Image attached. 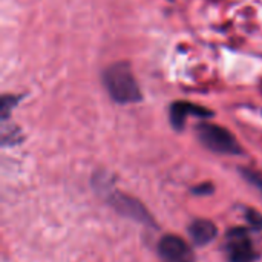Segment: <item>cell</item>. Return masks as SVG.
Instances as JSON below:
<instances>
[{
    "mask_svg": "<svg viewBox=\"0 0 262 262\" xmlns=\"http://www.w3.org/2000/svg\"><path fill=\"white\" fill-rule=\"evenodd\" d=\"M210 189H212V186H210V184H204V186L196 187L193 192H195V193H209V192H212Z\"/></svg>",
    "mask_w": 262,
    "mask_h": 262,
    "instance_id": "obj_11",
    "label": "cell"
},
{
    "mask_svg": "<svg viewBox=\"0 0 262 262\" xmlns=\"http://www.w3.org/2000/svg\"><path fill=\"white\" fill-rule=\"evenodd\" d=\"M112 206L124 216H130L132 220H137L140 223L144 224H154L150 215L147 213V210L141 206V203H138L137 200L126 196L123 193H114L111 198Z\"/></svg>",
    "mask_w": 262,
    "mask_h": 262,
    "instance_id": "obj_6",
    "label": "cell"
},
{
    "mask_svg": "<svg viewBox=\"0 0 262 262\" xmlns=\"http://www.w3.org/2000/svg\"><path fill=\"white\" fill-rule=\"evenodd\" d=\"M247 220H249V223H250L253 227L262 229V216L258 212H255V210H247Z\"/></svg>",
    "mask_w": 262,
    "mask_h": 262,
    "instance_id": "obj_10",
    "label": "cell"
},
{
    "mask_svg": "<svg viewBox=\"0 0 262 262\" xmlns=\"http://www.w3.org/2000/svg\"><path fill=\"white\" fill-rule=\"evenodd\" d=\"M163 262H193V252L189 244L177 235H166L158 246Z\"/></svg>",
    "mask_w": 262,
    "mask_h": 262,
    "instance_id": "obj_4",
    "label": "cell"
},
{
    "mask_svg": "<svg viewBox=\"0 0 262 262\" xmlns=\"http://www.w3.org/2000/svg\"><path fill=\"white\" fill-rule=\"evenodd\" d=\"M226 253L229 262H253L256 259L255 247L246 229H232L226 239Z\"/></svg>",
    "mask_w": 262,
    "mask_h": 262,
    "instance_id": "obj_3",
    "label": "cell"
},
{
    "mask_svg": "<svg viewBox=\"0 0 262 262\" xmlns=\"http://www.w3.org/2000/svg\"><path fill=\"white\" fill-rule=\"evenodd\" d=\"M20 101V97L17 95H3L2 97V103H0V114H2V120L5 121L11 111L14 109V106Z\"/></svg>",
    "mask_w": 262,
    "mask_h": 262,
    "instance_id": "obj_8",
    "label": "cell"
},
{
    "mask_svg": "<svg viewBox=\"0 0 262 262\" xmlns=\"http://www.w3.org/2000/svg\"><path fill=\"white\" fill-rule=\"evenodd\" d=\"M190 115L198 117V118H209V117H213V112L207 107H203L190 101H175L170 104V111H169L170 124L177 130H181L184 127L186 120Z\"/></svg>",
    "mask_w": 262,
    "mask_h": 262,
    "instance_id": "obj_5",
    "label": "cell"
},
{
    "mask_svg": "<svg viewBox=\"0 0 262 262\" xmlns=\"http://www.w3.org/2000/svg\"><path fill=\"white\" fill-rule=\"evenodd\" d=\"M189 233L193 239V243L196 246H206L210 241L215 239L218 230L215 227V224L212 221L207 220H196L190 224L189 227Z\"/></svg>",
    "mask_w": 262,
    "mask_h": 262,
    "instance_id": "obj_7",
    "label": "cell"
},
{
    "mask_svg": "<svg viewBox=\"0 0 262 262\" xmlns=\"http://www.w3.org/2000/svg\"><path fill=\"white\" fill-rule=\"evenodd\" d=\"M103 84L115 103L132 104L141 101L143 98L132 68L126 61H118L107 66L103 71Z\"/></svg>",
    "mask_w": 262,
    "mask_h": 262,
    "instance_id": "obj_1",
    "label": "cell"
},
{
    "mask_svg": "<svg viewBox=\"0 0 262 262\" xmlns=\"http://www.w3.org/2000/svg\"><path fill=\"white\" fill-rule=\"evenodd\" d=\"M196 135H198V140L212 152L226 154V155L243 154V149L238 144L233 134H230L223 126L203 121L196 126Z\"/></svg>",
    "mask_w": 262,
    "mask_h": 262,
    "instance_id": "obj_2",
    "label": "cell"
},
{
    "mask_svg": "<svg viewBox=\"0 0 262 262\" xmlns=\"http://www.w3.org/2000/svg\"><path fill=\"white\" fill-rule=\"evenodd\" d=\"M243 175H244V178H246L247 181H250L253 186L258 187V190H261L262 192V177L258 172L250 170V169H243Z\"/></svg>",
    "mask_w": 262,
    "mask_h": 262,
    "instance_id": "obj_9",
    "label": "cell"
}]
</instances>
